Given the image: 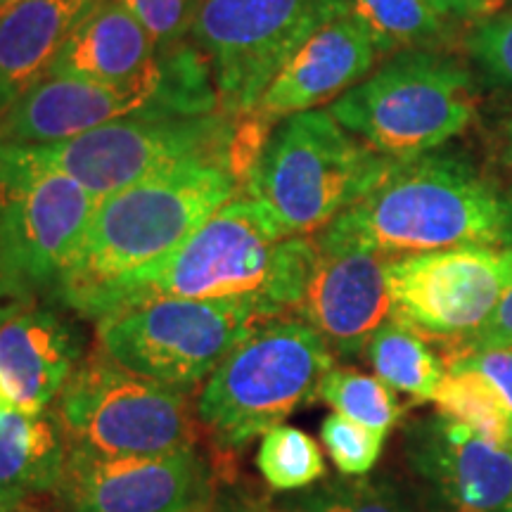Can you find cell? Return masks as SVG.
<instances>
[{
  "instance_id": "obj_28",
  "label": "cell",
  "mask_w": 512,
  "mask_h": 512,
  "mask_svg": "<svg viewBox=\"0 0 512 512\" xmlns=\"http://www.w3.org/2000/svg\"><path fill=\"white\" fill-rule=\"evenodd\" d=\"M320 437L328 448V456L337 470L347 477H361L373 470L382 453L387 434L370 430V427L354 422L344 415L332 413L320 427Z\"/></svg>"
},
{
  "instance_id": "obj_21",
  "label": "cell",
  "mask_w": 512,
  "mask_h": 512,
  "mask_svg": "<svg viewBox=\"0 0 512 512\" xmlns=\"http://www.w3.org/2000/svg\"><path fill=\"white\" fill-rule=\"evenodd\" d=\"M67 439L46 413L0 411V512H17L62 482Z\"/></svg>"
},
{
  "instance_id": "obj_5",
  "label": "cell",
  "mask_w": 512,
  "mask_h": 512,
  "mask_svg": "<svg viewBox=\"0 0 512 512\" xmlns=\"http://www.w3.org/2000/svg\"><path fill=\"white\" fill-rule=\"evenodd\" d=\"M221 112L207 55L192 38L159 48L128 81L43 76L0 117V143L43 145L128 117H204Z\"/></svg>"
},
{
  "instance_id": "obj_16",
  "label": "cell",
  "mask_w": 512,
  "mask_h": 512,
  "mask_svg": "<svg viewBox=\"0 0 512 512\" xmlns=\"http://www.w3.org/2000/svg\"><path fill=\"white\" fill-rule=\"evenodd\" d=\"M408 460L446 512H510L512 448L444 415L408 430Z\"/></svg>"
},
{
  "instance_id": "obj_14",
  "label": "cell",
  "mask_w": 512,
  "mask_h": 512,
  "mask_svg": "<svg viewBox=\"0 0 512 512\" xmlns=\"http://www.w3.org/2000/svg\"><path fill=\"white\" fill-rule=\"evenodd\" d=\"M62 512H211L216 491L197 448L162 456H102L67 446Z\"/></svg>"
},
{
  "instance_id": "obj_25",
  "label": "cell",
  "mask_w": 512,
  "mask_h": 512,
  "mask_svg": "<svg viewBox=\"0 0 512 512\" xmlns=\"http://www.w3.org/2000/svg\"><path fill=\"white\" fill-rule=\"evenodd\" d=\"M256 467L273 491H299L325 475L320 446L309 434L278 425L261 437Z\"/></svg>"
},
{
  "instance_id": "obj_24",
  "label": "cell",
  "mask_w": 512,
  "mask_h": 512,
  "mask_svg": "<svg viewBox=\"0 0 512 512\" xmlns=\"http://www.w3.org/2000/svg\"><path fill=\"white\" fill-rule=\"evenodd\" d=\"M432 401L444 418L463 422L491 444L512 448V408L484 375L446 370Z\"/></svg>"
},
{
  "instance_id": "obj_9",
  "label": "cell",
  "mask_w": 512,
  "mask_h": 512,
  "mask_svg": "<svg viewBox=\"0 0 512 512\" xmlns=\"http://www.w3.org/2000/svg\"><path fill=\"white\" fill-rule=\"evenodd\" d=\"M280 318L261 299H152L98 318V342L131 373L190 392L254 328Z\"/></svg>"
},
{
  "instance_id": "obj_23",
  "label": "cell",
  "mask_w": 512,
  "mask_h": 512,
  "mask_svg": "<svg viewBox=\"0 0 512 512\" xmlns=\"http://www.w3.org/2000/svg\"><path fill=\"white\" fill-rule=\"evenodd\" d=\"M349 5L366 24L380 55L446 48L456 38V22L427 0H349Z\"/></svg>"
},
{
  "instance_id": "obj_27",
  "label": "cell",
  "mask_w": 512,
  "mask_h": 512,
  "mask_svg": "<svg viewBox=\"0 0 512 512\" xmlns=\"http://www.w3.org/2000/svg\"><path fill=\"white\" fill-rule=\"evenodd\" d=\"M275 505L280 512H411L394 489L368 479L306 486L302 494Z\"/></svg>"
},
{
  "instance_id": "obj_17",
  "label": "cell",
  "mask_w": 512,
  "mask_h": 512,
  "mask_svg": "<svg viewBox=\"0 0 512 512\" xmlns=\"http://www.w3.org/2000/svg\"><path fill=\"white\" fill-rule=\"evenodd\" d=\"M377 57L373 36L354 12L332 19L268 83L254 117L273 124L337 100L373 72Z\"/></svg>"
},
{
  "instance_id": "obj_20",
  "label": "cell",
  "mask_w": 512,
  "mask_h": 512,
  "mask_svg": "<svg viewBox=\"0 0 512 512\" xmlns=\"http://www.w3.org/2000/svg\"><path fill=\"white\" fill-rule=\"evenodd\" d=\"M155 57V41L138 17L119 0H98L64 41L48 74L119 83L143 74Z\"/></svg>"
},
{
  "instance_id": "obj_35",
  "label": "cell",
  "mask_w": 512,
  "mask_h": 512,
  "mask_svg": "<svg viewBox=\"0 0 512 512\" xmlns=\"http://www.w3.org/2000/svg\"><path fill=\"white\" fill-rule=\"evenodd\" d=\"M29 304L17 299V294L12 292L10 280H8V271H5V240H3V202H0V316L17 309V306Z\"/></svg>"
},
{
  "instance_id": "obj_2",
  "label": "cell",
  "mask_w": 512,
  "mask_h": 512,
  "mask_svg": "<svg viewBox=\"0 0 512 512\" xmlns=\"http://www.w3.org/2000/svg\"><path fill=\"white\" fill-rule=\"evenodd\" d=\"M313 238L387 256L512 247V195L467 159L427 152L396 159L354 207Z\"/></svg>"
},
{
  "instance_id": "obj_38",
  "label": "cell",
  "mask_w": 512,
  "mask_h": 512,
  "mask_svg": "<svg viewBox=\"0 0 512 512\" xmlns=\"http://www.w3.org/2000/svg\"><path fill=\"white\" fill-rule=\"evenodd\" d=\"M10 3H15V0H0V10H3V8H8Z\"/></svg>"
},
{
  "instance_id": "obj_31",
  "label": "cell",
  "mask_w": 512,
  "mask_h": 512,
  "mask_svg": "<svg viewBox=\"0 0 512 512\" xmlns=\"http://www.w3.org/2000/svg\"><path fill=\"white\" fill-rule=\"evenodd\" d=\"M444 363L486 349H512V287L491 311V316L470 335L458 339H434Z\"/></svg>"
},
{
  "instance_id": "obj_39",
  "label": "cell",
  "mask_w": 512,
  "mask_h": 512,
  "mask_svg": "<svg viewBox=\"0 0 512 512\" xmlns=\"http://www.w3.org/2000/svg\"><path fill=\"white\" fill-rule=\"evenodd\" d=\"M510 512H512V508H510Z\"/></svg>"
},
{
  "instance_id": "obj_18",
  "label": "cell",
  "mask_w": 512,
  "mask_h": 512,
  "mask_svg": "<svg viewBox=\"0 0 512 512\" xmlns=\"http://www.w3.org/2000/svg\"><path fill=\"white\" fill-rule=\"evenodd\" d=\"M83 342L67 318L22 304L0 316V384L24 413H43L76 370Z\"/></svg>"
},
{
  "instance_id": "obj_3",
  "label": "cell",
  "mask_w": 512,
  "mask_h": 512,
  "mask_svg": "<svg viewBox=\"0 0 512 512\" xmlns=\"http://www.w3.org/2000/svg\"><path fill=\"white\" fill-rule=\"evenodd\" d=\"M240 190L235 164L209 159L174 166L105 197L55 294L64 306L86 313L102 292L174 254Z\"/></svg>"
},
{
  "instance_id": "obj_10",
  "label": "cell",
  "mask_w": 512,
  "mask_h": 512,
  "mask_svg": "<svg viewBox=\"0 0 512 512\" xmlns=\"http://www.w3.org/2000/svg\"><path fill=\"white\" fill-rule=\"evenodd\" d=\"M67 446L102 456H162L197 444L183 392L136 375L105 351L74 370L57 396Z\"/></svg>"
},
{
  "instance_id": "obj_30",
  "label": "cell",
  "mask_w": 512,
  "mask_h": 512,
  "mask_svg": "<svg viewBox=\"0 0 512 512\" xmlns=\"http://www.w3.org/2000/svg\"><path fill=\"white\" fill-rule=\"evenodd\" d=\"M152 36L157 50L190 38L204 0H119Z\"/></svg>"
},
{
  "instance_id": "obj_34",
  "label": "cell",
  "mask_w": 512,
  "mask_h": 512,
  "mask_svg": "<svg viewBox=\"0 0 512 512\" xmlns=\"http://www.w3.org/2000/svg\"><path fill=\"white\" fill-rule=\"evenodd\" d=\"M211 512H280L278 505L245 489H228L214 498Z\"/></svg>"
},
{
  "instance_id": "obj_32",
  "label": "cell",
  "mask_w": 512,
  "mask_h": 512,
  "mask_svg": "<svg viewBox=\"0 0 512 512\" xmlns=\"http://www.w3.org/2000/svg\"><path fill=\"white\" fill-rule=\"evenodd\" d=\"M446 370H475L501 392L512 408V349H486L448 361Z\"/></svg>"
},
{
  "instance_id": "obj_4",
  "label": "cell",
  "mask_w": 512,
  "mask_h": 512,
  "mask_svg": "<svg viewBox=\"0 0 512 512\" xmlns=\"http://www.w3.org/2000/svg\"><path fill=\"white\" fill-rule=\"evenodd\" d=\"M271 126L254 114L233 117L226 112L204 117H128L57 143H0V157L62 171L98 200H105L174 166L209 159H230L245 183L249 166L271 136Z\"/></svg>"
},
{
  "instance_id": "obj_36",
  "label": "cell",
  "mask_w": 512,
  "mask_h": 512,
  "mask_svg": "<svg viewBox=\"0 0 512 512\" xmlns=\"http://www.w3.org/2000/svg\"><path fill=\"white\" fill-rule=\"evenodd\" d=\"M503 164L510 178V195H512V119L505 124V145H503Z\"/></svg>"
},
{
  "instance_id": "obj_1",
  "label": "cell",
  "mask_w": 512,
  "mask_h": 512,
  "mask_svg": "<svg viewBox=\"0 0 512 512\" xmlns=\"http://www.w3.org/2000/svg\"><path fill=\"white\" fill-rule=\"evenodd\" d=\"M316 240L287 238L266 207L233 197L157 266L102 292L83 316L102 318L152 299H261L278 316H297L309 285Z\"/></svg>"
},
{
  "instance_id": "obj_19",
  "label": "cell",
  "mask_w": 512,
  "mask_h": 512,
  "mask_svg": "<svg viewBox=\"0 0 512 512\" xmlns=\"http://www.w3.org/2000/svg\"><path fill=\"white\" fill-rule=\"evenodd\" d=\"M98 0H15L0 10V117L48 74Z\"/></svg>"
},
{
  "instance_id": "obj_15",
  "label": "cell",
  "mask_w": 512,
  "mask_h": 512,
  "mask_svg": "<svg viewBox=\"0 0 512 512\" xmlns=\"http://www.w3.org/2000/svg\"><path fill=\"white\" fill-rule=\"evenodd\" d=\"M392 259L370 249L316 240V261L297 316L337 354H361L375 330L392 318L394 306L387 285Z\"/></svg>"
},
{
  "instance_id": "obj_13",
  "label": "cell",
  "mask_w": 512,
  "mask_h": 512,
  "mask_svg": "<svg viewBox=\"0 0 512 512\" xmlns=\"http://www.w3.org/2000/svg\"><path fill=\"white\" fill-rule=\"evenodd\" d=\"M394 316L427 339L475 332L512 287V247H463L394 256L387 266Z\"/></svg>"
},
{
  "instance_id": "obj_8",
  "label": "cell",
  "mask_w": 512,
  "mask_h": 512,
  "mask_svg": "<svg viewBox=\"0 0 512 512\" xmlns=\"http://www.w3.org/2000/svg\"><path fill=\"white\" fill-rule=\"evenodd\" d=\"M332 370V349L297 316L254 328L204 384L197 415L221 448L238 451L283 425L318 394Z\"/></svg>"
},
{
  "instance_id": "obj_33",
  "label": "cell",
  "mask_w": 512,
  "mask_h": 512,
  "mask_svg": "<svg viewBox=\"0 0 512 512\" xmlns=\"http://www.w3.org/2000/svg\"><path fill=\"white\" fill-rule=\"evenodd\" d=\"M441 15L451 17L453 22H467V19H482L496 12L501 0H427Z\"/></svg>"
},
{
  "instance_id": "obj_22",
  "label": "cell",
  "mask_w": 512,
  "mask_h": 512,
  "mask_svg": "<svg viewBox=\"0 0 512 512\" xmlns=\"http://www.w3.org/2000/svg\"><path fill=\"white\" fill-rule=\"evenodd\" d=\"M366 354L384 384L415 399L432 401L446 375L444 358L427 344V335L394 313L370 337Z\"/></svg>"
},
{
  "instance_id": "obj_29",
  "label": "cell",
  "mask_w": 512,
  "mask_h": 512,
  "mask_svg": "<svg viewBox=\"0 0 512 512\" xmlns=\"http://www.w3.org/2000/svg\"><path fill=\"white\" fill-rule=\"evenodd\" d=\"M463 43L486 79L512 91V10L477 19Z\"/></svg>"
},
{
  "instance_id": "obj_37",
  "label": "cell",
  "mask_w": 512,
  "mask_h": 512,
  "mask_svg": "<svg viewBox=\"0 0 512 512\" xmlns=\"http://www.w3.org/2000/svg\"><path fill=\"white\" fill-rule=\"evenodd\" d=\"M10 406H12V403H10L8 396H5L3 384H0V411H5V408H10Z\"/></svg>"
},
{
  "instance_id": "obj_12",
  "label": "cell",
  "mask_w": 512,
  "mask_h": 512,
  "mask_svg": "<svg viewBox=\"0 0 512 512\" xmlns=\"http://www.w3.org/2000/svg\"><path fill=\"white\" fill-rule=\"evenodd\" d=\"M0 202L12 292L22 302L55 292L100 200L62 171L0 157Z\"/></svg>"
},
{
  "instance_id": "obj_6",
  "label": "cell",
  "mask_w": 512,
  "mask_h": 512,
  "mask_svg": "<svg viewBox=\"0 0 512 512\" xmlns=\"http://www.w3.org/2000/svg\"><path fill=\"white\" fill-rule=\"evenodd\" d=\"M394 162L328 110L297 112L280 119L261 145L242 195L266 207L287 238L316 235L354 207Z\"/></svg>"
},
{
  "instance_id": "obj_26",
  "label": "cell",
  "mask_w": 512,
  "mask_h": 512,
  "mask_svg": "<svg viewBox=\"0 0 512 512\" xmlns=\"http://www.w3.org/2000/svg\"><path fill=\"white\" fill-rule=\"evenodd\" d=\"M318 396L335 408V413L384 434L401 418L399 399L394 396L392 387L384 384L380 377L363 375L358 370L332 368L320 382Z\"/></svg>"
},
{
  "instance_id": "obj_7",
  "label": "cell",
  "mask_w": 512,
  "mask_h": 512,
  "mask_svg": "<svg viewBox=\"0 0 512 512\" xmlns=\"http://www.w3.org/2000/svg\"><path fill=\"white\" fill-rule=\"evenodd\" d=\"M328 112L384 157L413 159L463 133L477 112L470 69L444 48L401 50Z\"/></svg>"
},
{
  "instance_id": "obj_11",
  "label": "cell",
  "mask_w": 512,
  "mask_h": 512,
  "mask_svg": "<svg viewBox=\"0 0 512 512\" xmlns=\"http://www.w3.org/2000/svg\"><path fill=\"white\" fill-rule=\"evenodd\" d=\"M349 0H204L190 38L207 55L221 112L249 117L290 57Z\"/></svg>"
}]
</instances>
